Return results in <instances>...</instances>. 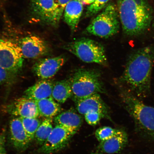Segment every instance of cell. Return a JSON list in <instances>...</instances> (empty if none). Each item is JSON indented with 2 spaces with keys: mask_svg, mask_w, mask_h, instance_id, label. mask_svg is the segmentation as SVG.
Returning a JSON list of instances; mask_svg holds the SVG:
<instances>
[{
  "mask_svg": "<svg viewBox=\"0 0 154 154\" xmlns=\"http://www.w3.org/2000/svg\"><path fill=\"white\" fill-rule=\"evenodd\" d=\"M9 126L10 137L13 147L18 151H25L31 142L25 131L20 117L11 119Z\"/></svg>",
  "mask_w": 154,
  "mask_h": 154,
  "instance_id": "cell-14",
  "label": "cell"
},
{
  "mask_svg": "<svg viewBox=\"0 0 154 154\" xmlns=\"http://www.w3.org/2000/svg\"><path fill=\"white\" fill-rule=\"evenodd\" d=\"M91 154H102V153L100 152L97 151V152H95L92 153Z\"/></svg>",
  "mask_w": 154,
  "mask_h": 154,
  "instance_id": "cell-30",
  "label": "cell"
},
{
  "mask_svg": "<svg viewBox=\"0 0 154 154\" xmlns=\"http://www.w3.org/2000/svg\"><path fill=\"white\" fill-rule=\"evenodd\" d=\"M74 101L76 110L80 114L84 115L89 113L96 112L101 114L103 118L111 120L109 108L99 94Z\"/></svg>",
  "mask_w": 154,
  "mask_h": 154,
  "instance_id": "cell-10",
  "label": "cell"
},
{
  "mask_svg": "<svg viewBox=\"0 0 154 154\" xmlns=\"http://www.w3.org/2000/svg\"><path fill=\"white\" fill-rule=\"evenodd\" d=\"M128 142V137L126 132L124 130L118 129L111 137L100 142L97 151L110 154L120 153L126 147Z\"/></svg>",
  "mask_w": 154,
  "mask_h": 154,
  "instance_id": "cell-15",
  "label": "cell"
},
{
  "mask_svg": "<svg viewBox=\"0 0 154 154\" xmlns=\"http://www.w3.org/2000/svg\"><path fill=\"white\" fill-rule=\"evenodd\" d=\"M84 118L87 123L91 126H95L100 122L103 116L100 113L92 112L87 113L84 115Z\"/></svg>",
  "mask_w": 154,
  "mask_h": 154,
  "instance_id": "cell-25",
  "label": "cell"
},
{
  "mask_svg": "<svg viewBox=\"0 0 154 154\" xmlns=\"http://www.w3.org/2000/svg\"><path fill=\"white\" fill-rule=\"evenodd\" d=\"M83 4L81 0H72L65 8L64 20L72 31L78 27L83 11Z\"/></svg>",
  "mask_w": 154,
  "mask_h": 154,
  "instance_id": "cell-18",
  "label": "cell"
},
{
  "mask_svg": "<svg viewBox=\"0 0 154 154\" xmlns=\"http://www.w3.org/2000/svg\"><path fill=\"white\" fill-rule=\"evenodd\" d=\"M11 73L0 66V84L8 83L11 80Z\"/></svg>",
  "mask_w": 154,
  "mask_h": 154,
  "instance_id": "cell-26",
  "label": "cell"
},
{
  "mask_svg": "<svg viewBox=\"0 0 154 154\" xmlns=\"http://www.w3.org/2000/svg\"><path fill=\"white\" fill-rule=\"evenodd\" d=\"M72 0H56L60 11L62 14L64 12V9L66 5Z\"/></svg>",
  "mask_w": 154,
  "mask_h": 154,
  "instance_id": "cell-27",
  "label": "cell"
},
{
  "mask_svg": "<svg viewBox=\"0 0 154 154\" xmlns=\"http://www.w3.org/2000/svg\"><path fill=\"white\" fill-rule=\"evenodd\" d=\"M117 3L119 19L124 33L129 36L143 33L151 23L149 7L138 5L134 0H117Z\"/></svg>",
  "mask_w": 154,
  "mask_h": 154,
  "instance_id": "cell-2",
  "label": "cell"
},
{
  "mask_svg": "<svg viewBox=\"0 0 154 154\" xmlns=\"http://www.w3.org/2000/svg\"><path fill=\"white\" fill-rule=\"evenodd\" d=\"M54 84L48 79H42L29 88L24 96L37 101L51 97Z\"/></svg>",
  "mask_w": 154,
  "mask_h": 154,
  "instance_id": "cell-16",
  "label": "cell"
},
{
  "mask_svg": "<svg viewBox=\"0 0 154 154\" xmlns=\"http://www.w3.org/2000/svg\"><path fill=\"white\" fill-rule=\"evenodd\" d=\"M0 154H6L5 149V139L0 134Z\"/></svg>",
  "mask_w": 154,
  "mask_h": 154,
  "instance_id": "cell-28",
  "label": "cell"
},
{
  "mask_svg": "<svg viewBox=\"0 0 154 154\" xmlns=\"http://www.w3.org/2000/svg\"><path fill=\"white\" fill-rule=\"evenodd\" d=\"M70 80L74 100L95 94L105 93L100 73L97 71L79 69Z\"/></svg>",
  "mask_w": 154,
  "mask_h": 154,
  "instance_id": "cell-4",
  "label": "cell"
},
{
  "mask_svg": "<svg viewBox=\"0 0 154 154\" xmlns=\"http://www.w3.org/2000/svg\"><path fill=\"white\" fill-rule=\"evenodd\" d=\"M30 13L35 22L54 26L59 23L63 15L56 0H31Z\"/></svg>",
  "mask_w": 154,
  "mask_h": 154,
  "instance_id": "cell-7",
  "label": "cell"
},
{
  "mask_svg": "<svg viewBox=\"0 0 154 154\" xmlns=\"http://www.w3.org/2000/svg\"><path fill=\"white\" fill-rule=\"evenodd\" d=\"M7 111L10 114L22 118H38L40 116L36 101L24 96L8 106Z\"/></svg>",
  "mask_w": 154,
  "mask_h": 154,
  "instance_id": "cell-13",
  "label": "cell"
},
{
  "mask_svg": "<svg viewBox=\"0 0 154 154\" xmlns=\"http://www.w3.org/2000/svg\"><path fill=\"white\" fill-rule=\"evenodd\" d=\"M0 4H1V0H0Z\"/></svg>",
  "mask_w": 154,
  "mask_h": 154,
  "instance_id": "cell-31",
  "label": "cell"
},
{
  "mask_svg": "<svg viewBox=\"0 0 154 154\" xmlns=\"http://www.w3.org/2000/svg\"><path fill=\"white\" fill-rule=\"evenodd\" d=\"M109 0H95L94 2L87 8L86 17H90L97 14L105 8Z\"/></svg>",
  "mask_w": 154,
  "mask_h": 154,
  "instance_id": "cell-24",
  "label": "cell"
},
{
  "mask_svg": "<svg viewBox=\"0 0 154 154\" xmlns=\"http://www.w3.org/2000/svg\"><path fill=\"white\" fill-rule=\"evenodd\" d=\"M36 102L41 116L46 118L53 119L61 113L60 105L51 97Z\"/></svg>",
  "mask_w": 154,
  "mask_h": 154,
  "instance_id": "cell-19",
  "label": "cell"
},
{
  "mask_svg": "<svg viewBox=\"0 0 154 154\" xmlns=\"http://www.w3.org/2000/svg\"><path fill=\"white\" fill-rule=\"evenodd\" d=\"M24 58L37 59L47 54L49 47L42 38L36 35H28L21 38L18 43Z\"/></svg>",
  "mask_w": 154,
  "mask_h": 154,
  "instance_id": "cell-11",
  "label": "cell"
},
{
  "mask_svg": "<svg viewBox=\"0 0 154 154\" xmlns=\"http://www.w3.org/2000/svg\"><path fill=\"white\" fill-rule=\"evenodd\" d=\"M65 60L63 56L40 59L35 63L32 70L42 79H49L56 74L64 65Z\"/></svg>",
  "mask_w": 154,
  "mask_h": 154,
  "instance_id": "cell-12",
  "label": "cell"
},
{
  "mask_svg": "<svg viewBox=\"0 0 154 154\" xmlns=\"http://www.w3.org/2000/svg\"><path fill=\"white\" fill-rule=\"evenodd\" d=\"M24 58L18 44L0 38V66L14 74L22 69Z\"/></svg>",
  "mask_w": 154,
  "mask_h": 154,
  "instance_id": "cell-8",
  "label": "cell"
},
{
  "mask_svg": "<svg viewBox=\"0 0 154 154\" xmlns=\"http://www.w3.org/2000/svg\"><path fill=\"white\" fill-rule=\"evenodd\" d=\"M122 97L137 130L144 135L154 137V107L144 104L130 91H125Z\"/></svg>",
  "mask_w": 154,
  "mask_h": 154,
  "instance_id": "cell-3",
  "label": "cell"
},
{
  "mask_svg": "<svg viewBox=\"0 0 154 154\" xmlns=\"http://www.w3.org/2000/svg\"><path fill=\"white\" fill-rule=\"evenodd\" d=\"M118 10L110 4L105 8L86 28V31L92 35L107 38L119 32L120 23Z\"/></svg>",
  "mask_w": 154,
  "mask_h": 154,
  "instance_id": "cell-6",
  "label": "cell"
},
{
  "mask_svg": "<svg viewBox=\"0 0 154 154\" xmlns=\"http://www.w3.org/2000/svg\"><path fill=\"white\" fill-rule=\"evenodd\" d=\"M95 0H81L83 4L87 5H90L93 3Z\"/></svg>",
  "mask_w": 154,
  "mask_h": 154,
  "instance_id": "cell-29",
  "label": "cell"
},
{
  "mask_svg": "<svg viewBox=\"0 0 154 154\" xmlns=\"http://www.w3.org/2000/svg\"><path fill=\"white\" fill-rule=\"evenodd\" d=\"M64 49L84 62L106 66L107 61L103 45L89 38H82L70 42Z\"/></svg>",
  "mask_w": 154,
  "mask_h": 154,
  "instance_id": "cell-5",
  "label": "cell"
},
{
  "mask_svg": "<svg viewBox=\"0 0 154 154\" xmlns=\"http://www.w3.org/2000/svg\"><path fill=\"white\" fill-rule=\"evenodd\" d=\"M76 134L59 125H56L45 143L38 150L40 153L49 154L60 151L66 147Z\"/></svg>",
  "mask_w": 154,
  "mask_h": 154,
  "instance_id": "cell-9",
  "label": "cell"
},
{
  "mask_svg": "<svg viewBox=\"0 0 154 154\" xmlns=\"http://www.w3.org/2000/svg\"><path fill=\"white\" fill-rule=\"evenodd\" d=\"M56 125H59L75 133L78 131L82 124V117L70 109L62 112L54 118Z\"/></svg>",
  "mask_w": 154,
  "mask_h": 154,
  "instance_id": "cell-17",
  "label": "cell"
},
{
  "mask_svg": "<svg viewBox=\"0 0 154 154\" xmlns=\"http://www.w3.org/2000/svg\"><path fill=\"white\" fill-rule=\"evenodd\" d=\"M20 118L25 131L32 142L34 140L36 131L42 122L38 118Z\"/></svg>",
  "mask_w": 154,
  "mask_h": 154,
  "instance_id": "cell-22",
  "label": "cell"
},
{
  "mask_svg": "<svg viewBox=\"0 0 154 154\" xmlns=\"http://www.w3.org/2000/svg\"><path fill=\"white\" fill-rule=\"evenodd\" d=\"M72 95L70 80L60 81L54 84L51 97L57 103H64Z\"/></svg>",
  "mask_w": 154,
  "mask_h": 154,
  "instance_id": "cell-20",
  "label": "cell"
},
{
  "mask_svg": "<svg viewBox=\"0 0 154 154\" xmlns=\"http://www.w3.org/2000/svg\"><path fill=\"white\" fill-rule=\"evenodd\" d=\"M53 119L45 118L36 131L34 140L40 146L43 145L52 131Z\"/></svg>",
  "mask_w": 154,
  "mask_h": 154,
  "instance_id": "cell-21",
  "label": "cell"
},
{
  "mask_svg": "<svg viewBox=\"0 0 154 154\" xmlns=\"http://www.w3.org/2000/svg\"><path fill=\"white\" fill-rule=\"evenodd\" d=\"M154 61V49L150 47L135 51L128 58L121 80L137 97L145 98L149 93Z\"/></svg>",
  "mask_w": 154,
  "mask_h": 154,
  "instance_id": "cell-1",
  "label": "cell"
},
{
  "mask_svg": "<svg viewBox=\"0 0 154 154\" xmlns=\"http://www.w3.org/2000/svg\"><path fill=\"white\" fill-rule=\"evenodd\" d=\"M118 130L110 127H102L96 131L95 136L98 141L101 142L108 139L114 135Z\"/></svg>",
  "mask_w": 154,
  "mask_h": 154,
  "instance_id": "cell-23",
  "label": "cell"
}]
</instances>
